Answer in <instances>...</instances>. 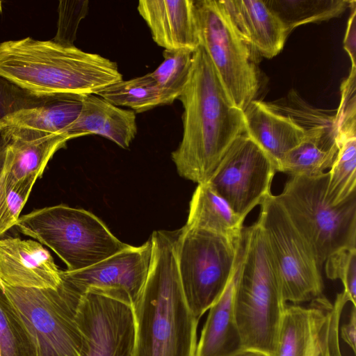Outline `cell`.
I'll return each mask as SVG.
<instances>
[{"mask_svg": "<svg viewBox=\"0 0 356 356\" xmlns=\"http://www.w3.org/2000/svg\"><path fill=\"white\" fill-rule=\"evenodd\" d=\"M178 99L183 136L172 159L179 175L207 183L234 140L245 134L243 111L227 97L213 65L200 44Z\"/></svg>", "mask_w": 356, "mask_h": 356, "instance_id": "cell-1", "label": "cell"}, {"mask_svg": "<svg viewBox=\"0 0 356 356\" xmlns=\"http://www.w3.org/2000/svg\"><path fill=\"white\" fill-rule=\"evenodd\" d=\"M178 230L154 231L144 286L133 304V356H196L197 319L188 307L178 272Z\"/></svg>", "mask_w": 356, "mask_h": 356, "instance_id": "cell-2", "label": "cell"}, {"mask_svg": "<svg viewBox=\"0 0 356 356\" xmlns=\"http://www.w3.org/2000/svg\"><path fill=\"white\" fill-rule=\"evenodd\" d=\"M0 76L38 95H97L123 79L110 59L30 37L0 43Z\"/></svg>", "mask_w": 356, "mask_h": 356, "instance_id": "cell-3", "label": "cell"}, {"mask_svg": "<svg viewBox=\"0 0 356 356\" xmlns=\"http://www.w3.org/2000/svg\"><path fill=\"white\" fill-rule=\"evenodd\" d=\"M286 306L264 232L256 222L243 232L235 293L236 320L244 350L275 356Z\"/></svg>", "mask_w": 356, "mask_h": 356, "instance_id": "cell-4", "label": "cell"}, {"mask_svg": "<svg viewBox=\"0 0 356 356\" xmlns=\"http://www.w3.org/2000/svg\"><path fill=\"white\" fill-rule=\"evenodd\" d=\"M328 173L290 177L276 195L319 267L333 254L356 248V191L337 204L326 195Z\"/></svg>", "mask_w": 356, "mask_h": 356, "instance_id": "cell-5", "label": "cell"}, {"mask_svg": "<svg viewBox=\"0 0 356 356\" xmlns=\"http://www.w3.org/2000/svg\"><path fill=\"white\" fill-rule=\"evenodd\" d=\"M15 226L50 248L69 271L90 267L129 246L91 212L63 204L24 215Z\"/></svg>", "mask_w": 356, "mask_h": 356, "instance_id": "cell-6", "label": "cell"}, {"mask_svg": "<svg viewBox=\"0 0 356 356\" xmlns=\"http://www.w3.org/2000/svg\"><path fill=\"white\" fill-rule=\"evenodd\" d=\"M243 238L226 236L185 225L178 229L175 255L189 308L200 320L219 298L240 258Z\"/></svg>", "mask_w": 356, "mask_h": 356, "instance_id": "cell-7", "label": "cell"}, {"mask_svg": "<svg viewBox=\"0 0 356 356\" xmlns=\"http://www.w3.org/2000/svg\"><path fill=\"white\" fill-rule=\"evenodd\" d=\"M1 286L31 336L38 356L88 355L76 318L80 293L63 281L55 289Z\"/></svg>", "mask_w": 356, "mask_h": 356, "instance_id": "cell-8", "label": "cell"}, {"mask_svg": "<svg viewBox=\"0 0 356 356\" xmlns=\"http://www.w3.org/2000/svg\"><path fill=\"white\" fill-rule=\"evenodd\" d=\"M200 44L231 102L244 111L254 100L259 78L252 51L239 36L220 0L195 1Z\"/></svg>", "mask_w": 356, "mask_h": 356, "instance_id": "cell-9", "label": "cell"}, {"mask_svg": "<svg viewBox=\"0 0 356 356\" xmlns=\"http://www.w3.org/2000/svg\"><path fill=\"white\" fill-rule=\"evenodd\" d=\"M257 222L264 232L284 300L298 305L322 296L320 267L276 195L271 194L261 203Z\"/></svg>", "mask_w": 356, "mask_h": 356, "instance_id": "cell-10", "label": "cell"}, {"mask_svg": "<svg viewBox=\"0 0 356 356\" xmlns=\"http://www.w3.org/2000/svg\"><path fill=\"white\" fill-rule=\"evenodd\" d=\"M277 167L248 135L238 137L207 182L240 217L248 213L272 194Z\"/></svg>", "mask_w": 356, "mask_h": 356, "instance_id": "cell-11", "label": "cell"}, {"mask_svg": "<svg viewBox=\"0 0 356 356\" xmlns=\"http://www.w3.org/2000/svg\"><path fill=\"white\" fill-rule=\"evenodd\" d=\"M76 318L88 344L87 356H133V304L125 295L90 289L80 295Z\"/></svg>", "mask_w": 356, "mask_h": 356, "instance_id": "cell-12", "label": "cell"}, {"mask_svg": "<svg viewBox=\"0 0 356 356\" xmlns=\"http://www.w3.org/2000/svg\"><path fill=\"white\" fill-rule=\"evenodd\" d=\"M150 239L140 246L124 250L84 269L61 270L62 281L81 294L90 289L127 296L132 304L139 296L149 270Z\"/></svg>", "mask_w": 356, "mask_h": 356, "instance_id": "cell-13", "label": "cell"}, {"mask_svg": "<svg viewBox=\"0 0 356 356\" xmlns=\"http://www.w3.org/2000/svg\"><path fill=\"white\" fill-rule=\"evenodd\" d=\"M60 272L49 252L40 243L0 238V284L30 289H55Z\"/></svg>", "mask_w": 356, "mask_h": 356, "instance_id": "cell-14", "label": "cell"}, {"mask_svg": "<svg viewBox=\"0 0 356 356\" xmlns=\"http://www.w3.org/2000/svg\"><path fill=\"white\" fill-rule=\"evenodd\" d=\"M137 10L164 50L194 52L200 46L194 0H140Z\"/></svg>", "mask_w": 356, "mask_h": 356, "instance_id": "cell-15", "label": "cell"}, {"mask_svg": "<svg viewBox=\"0 0 356 356\" xmlns=\"http://www.w3.org/2000/svg\"><path fill=\"white\" fill-rule=\"evenodd\" d=\"M333 303L323 296L309 307L286 306L280 324L275 356H318Z\"/></svg>", "mask_w": 356, "mask_h": 356, "instance_id": "cell-16", "label": "cell"}, {"mask_svg": "<svg viewBox=\"0 0 356 356\" xmlns=\"http://www.w3.org/2000/svg\"><path fill=\"white\" fill-rule=\"evenodd\" d=\"M220 1L239 36L252 52L271 58L282 51L289 33L265 1Z\"/></svg>", "mask_w": 356, "mask_h": 356, "instance_id": "cell-17", "label": "cell"}, {"mask_svg": "<svg viewBox=\"0 0 356 356\" xmlns=\"http://www.w3.org/2000/svg\"><path fill=\"white\" fill-rule=\"evenodd\" d=\"M245 134L272 159L278 169L285 156L305 138V129L270 104L253 100L243 111Z\"/></svg>", "mask_w": 356, "mask_h": 356, "instance_id": "cell-18", "label": "cell"}, {"mask_svg": "<svg viewBox=\"0 0 356 356\" xmlns=\"http://www.w3.org/2000/svg\"><path fill=\"white\" fill-rule=\"evenodd\" d=\"M302 127L305 129L304 140L285 156L278 169L290 177L325 172L332 165L338 152L334 115L320 113Z\"/></svg>", "mask_w": 356, "mask_h": 356, "instance_id": "cell-19", "label": "cell"}, {"mask_svg": "<svg viewBox=\"0 0 356 356\" xmlns=\"http://www.w3.org/2000/svg\"><path fill=\"white\" fill-rule=\"evenodd\" d=\"M137 134L136 113L115 106L95 95H86L77 119L63 132L68 140L90 134L99 135L123 149Z\"/></svg>", "mask_w": 356, "mask_h": 356, "instance_id": "cell-20", "label": "cell"}, {"mask_svg": "<svg viewBox=\"0 0 356 356\" xmlns=\"http://www.w3.org/2000/svg\"><path fill=\"white\" fill-rule=\"evenodd\" d=\"M238 265L239 261L227 287L208 310L197 341L196 356H232L244 350L235 314Z\"/></svg>", "mask_w": 356, "mask_h": 356, "instance_id": "cell-21", "label": "cell"}, {"mask_svg": "<svg viewBox=\"0 0 356 356\" xmlns=\"http://www.w3.org/2000/svg\"><path fill=\"white\" fill-rule=\"evenodd\" d=\"M85 95H51L38 106L22 109L3 118L0 120V128L27 131L43 136L62 134L79 117Z\"/></svg>", "mask_w": 356, "mask_h": 356, "instance_id": "cell-22", "label": "cell"}, {"mask_svg": "<svg viewBox=\"0 0 356 356\" xmlns=\"http://www.w3.org/2000/svg\"><path fill=\"white\" fill-rule=\"evenodd\" d=\"M244 220L208 183H204L193 193L186 225L237 240L243 238Z\"/></svg>", "mask_w": 356, "mask_h": 356, "instance_id": "cell-23", "label": "cell"}, {"mask_svg": "<svg viewBox=\"0 0 356 356\" xmlns=\"http://www.w3.org/2000/svg\"><path fill=\"white\" fill-rule=\"evenodd\" d=\"M35 182L23 177L14 152L0 145V238L15 226Z\"/></svg>", "mask_w": 356, "mask_h": 356, "instance_id": "cell-24", "label": "cell"}, {"mask_svg": "<svg viewBox=\"0 0 356 356\" xmlns=\"http://www.w3.org/2000/svg\"><path fill=\"white\" fill-rule=\"evenodd\" d=\"M347 0H266L289 33L296 27L340 16L350 7Z\"/></svg>", "mask_w": 356, "mask_h": 356, "instance_id": "cell-25", "label": "cell"}, {"mask_svg": "<svg viewBox=\"0 0 356 356\" xmlns=\"http://www.w3.org/2000/svg\"><path fill=\"white\" fill-rule=\"evenodd\" d=\"M338 152L328 173L326 195L337 204L356 191V131L337 136Z\"/></svg>", "mask_w": 356, "mask_h": 356, "instance_id": "cell-26", "label": "cell"}, {"mask_svg": "<svg viewBox=\"0 0 356 356\" xmlns=\"http://www.w3.org/2000/svg\"><path fill=\"white\" fill-rule=\"evenodd\" d=\"M97 95L115 106L131 108L135 113L164 105L161 91L151 72L127 81L122 79Z\"/></svg>", "mask_w": 356, "mask_h": 356, "instance_id": "cell-27", "label": "cell"}, {"mask_svg": "<svg viewBox=\"0 0 356 356\" xmlns=\"http://www.w3.org/2000/svg\"><path fill=\"white\" fill-rule=\"evenodd\" d=\"M0 348L2 356H38L31 336L1 284Z\"/></svg>", "mask_w": 356, "mask_h": 356, "instance_id": "cell-28", "label": "cell"}, {"mask_svg": "<svg viewBox=\"0 0 356 356\" xmlns=\"http://www.w3.org/2000/svg\"><path fill=\"white\" fill-rule=\"evenodd\" d=\"M163 60L151 74L159 87L164 105L178 99L187 81L193 52L186 50H164Z\"/></svg>", "mask_w": 356, "mask_h": 356, "instance_id": "cell-29", "label": "cell"}, {"mask_svg": "<svg viewBox=\"0 0 356 356\" xmlns=\"http://www.w3.org/2000/svg\"><path fill=\"white\" fill-rule=\"evenodd\" d=\"M327 278L340 280L343 286L342 291L353 306L356 307V248L341 250L325 261Z\"/></svg>", "mask_w": 356, "mask_h": 356, "instance_id": "cell-30", "label": "cell"}, {"mask_svg": "<svg viewBox=\"0 0 356 356\" xmlns=\"http://www.w3.org/2000/svg\"><path fill=\"white\" fill-rule=\"evenodd\" d=\"M51 95H38L0 76V120L22 109L38 106Z\"/></svg>", "mask_w": 356, "mask_h": 356, "instance_id": "cell-31", "label": "cell"}, {"mask_svg": "<svg viewBox=\"0 0 356 356\" xmlns=\"http://www.w3.org/2000/svg\"><path fill=\"white\" fill-rule=\"evenodd\" d=\"M88 8V1H60L58 31L53 40L64 45H74L79 22L86 15Z\"/></svg>", "mask_w": 356, "mask_h": 356, "instance_id": "cell-32", "label": "cell"}, {"mask_svg": "<svg viewBox=\"0 0 356 356\" xmlns=\"http://www.w3.org/2000/svg\"><path fill=\"white\" fill-rule=\"evenodd\" d=\"M356 67L352 66L347 78L341 86V102L334 124L337 136L343 133L356 131Z\"/></svg>", "mask_w": 356, "mask_h": 356, "instance_id": "cell-33", "label": "cell"}, {"mask_svg": "<svg viewBox=\"0 0 356 356\" xmlns=\"http://www.w3.org/2000/svg\"><path fill=\"white\" fill-rule=\"evenodd\" d=\"M348 302L342 292L337 295L318 356H343L339 346V322Z\"/></svg>", "mask_w": 356, "mask_h": 356, "instance_id": "cell-34", "label": "cell"}, {"mask_svg": "<svg viewBox=\"0 0 356 356\" xmlns=\"http://www.w3.org/2000/svg\"><path fill=\"white\" fill-rule=\"evenodd\" d=\"M351 14L349 17L343 39V48L348 53L352 66L356 67V1H352Z\"/></svg>", "mask_w": 356, "mask_h": 356, "instance_id": "cell-35", "label": "cell"}, {"mask_svg": "<svg viewBox=\"0 0 356 356\" xmlns=\"http://www.w3.org/2000/svg\"><path fill=\"white\" fill-rule=\"evenodd\" d=\"M341 338L346 342L355 354L356 350V307L353 306L348 322L339 330Z\"/></svg>", "mask_w": 356, "mask_h": 356, "instance_id": "cell-36", "label": "cell"}, {"mask_svg": "<svg viewBox=\"0 0 356 356\" xmlns=\"http://www.w3.org/2000/svg\"><path fill=\"white\" fill-rule=\"evenodd\" d=\"M232 356H264L263 355L253 351L243 350Z\"/></svg>", "mask_w": 356, "mask_h": 356, "instance_id": "cell-37", "label": "cell"}, {"mask_svg": "<svg viewBox=\"0 0 356 356\" xmlns=\"http://www.w3.org/2000/svg\"><path fill=\"white\" fill-rule=\"evenodd\" d=\"M2 8H1V2L0 1V13L1 12Z\"/></svg>", "mask_w": 356, "mask_h": 356, "instance_id": "cell-38", "label": "cell"}, {"mask_svg": "<svg viewBox=\"0 0 356 356\" xmlns=\"http://www.w3.org/2000/svg\"><path fill=\"white\" fill-rule=\"evenodd\" d=\"M0 356H2V355H1V348H0Z\"/></svg>", "mask_w": 356, "mask_h": 356, "instance_id": "cell-39", "label": "cell"}]
</instances>
